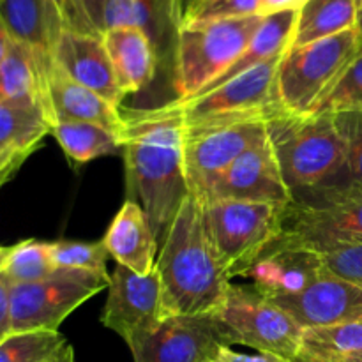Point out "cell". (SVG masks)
<instances>
[{
	"mask_svg": "<svg viewBox=\"0 0 362 362\" xmlns=\"http://www.w3.org/2000/svg\"><path fill=\"white\" fill-rule=\"evenodd\" d=\"M303 329L362 320V288L325 269L313 283L293 296L271 299Z\"/></svg>",
	"mask_w": 362,
	"mask_h": 362,
	"instance_id": "cell-14",
	"label": "cell"
},
{
	"mask_svg": "<svg viewBox=\"0 0 362 362\" xmlns=\"http://www.w3.org/2000/svg\"><path fill=\"white\" fill-rule=\"evenodd\" d=\"M0 103H34L49 115L48 83L41 66L34 53L16 41L0 64Z\"/></svg>",
	"mask_w": 362,
	"mask_h": 362,
	"instance_id": "cell-24",
	"label": "cell"
},
{
	"mask_svg": "<svg viewBox=\"0 0 362 362\" xmlns=\"http://www.w3.org/2000/svg\"><path fill=\"white\" fill-rule=\"evenodd\" d=\"M279 237L313 250L362 240V197L329 207H306L292 202L283 209Z\"/></svg>",
	"mask_w": 362,
	"mask_h": 362,
	"instance_id": "cell-16",
	"label": "cell"
},
{
	"mask_svg": "<svg viewBox=\"0 0 362 362\" xmlns=\"http://www.w3.org/2000/svg\"><path fill=\"white\" fill-rule=\"evenodd\" d=\"M13 37L9 35L7 28L4 27V23L0 21V64L6 60V57L9 55L11 48H13Z\"/></svg>",
	"mask_w": 362,
	"mask_h": 362,
	"instance_id": "cell-41",
	"label": "cell"
},
{
	"mask_svg": "<svg viewBox=\"0 0 362 362\" xmlns=\"http://www.w3.org/2000/svg\"><path fill=\"white\" fill-rule=\"evenodd\" d=\"M11 332V281L0 271V339Z\"/></svg>",
	"mask_w": 362,
	"mask_h": 362,
	"instance_id": "cell-37",
	"label": "cell"
},
{
	"mask_svg": "<svg viewBox=\"0 0 362 362\" xmlns=\"http://www.w3.org/2000/svg\"><path fill=\"white\" fill-rule=\"evenodd\" d=\"M293 362H313V361H306V359H300V357H297V359Z\"/></svg>",
	"mask_w": 362,
	"mask_h": 362,
	"instance_id": "cell-47",
	"label": "cell"
},
{
	"mask_svg": "<svg viewBox=\"0 0 362 362\" xmlns=\"http://www.w3.org/2000/svg\"><path fill=\"white\" fill-rule=\"evenodd\" d=\"M200 0H179V13H180V25H182L184 18L187 16L191 9H193Z\"/></svg>",
	"mask_w": 362,
	"mask_h": 362,
	"instance_id": "cell-43",
	"label": "cell"
},
{
	"mask_svg": "<svg viewBox=\"0 0 362 362\" xmlns=\"http://www.w3.org/2000/svg\"><path fill=\"white\" fill-rule=\"evenodd\" d=\"M52 258L57 269H71V271L110 276L106 271V262H108L110 255L103 240L99 243L57 240V243H52Z\"/></svg>",
	"mask_w": 362,
	"mask_h": 362,
	"instance_id": "cell-31",
	"label": "cell"
},
{
	"mask_svg": "<svg viewBox=\"0 0 362 362\" xmlns=\"http://www.w3.org/2000/svg\"><path fill=\"white\" fill-rule=\"evenodd\" d=\"M357 28H359V32L362 35V2H361V9H359V21H357Z\"/></svg>",
	"mask_w": 362,
	"mask_h": 362,
	"instance_id": "cell-45",
	"label": "cell"
},
{
	"mask_svg": "<svg viewBox=\"0 0 362 362\" xmlns=\"http://www.w3.org/2000/svg\"><path fill=\"white\" fill-rule=\"evenodd\" d=\"M308 2L310 0H260V14L269 16L283 11H300Z\"/></svg>",
	"mask_w": 362,
	"mask_h": 362,
	"instance_id": "cell-40",
	"label": "cell"
},
{
	"mask_svg": "<svg viewBox=\"0 0 362 362\" xmlns=\"http://www.w3.org/2000/svg\"><path fill=\"white\" fill-rule=\"evenodd\" d=\"M170 317L163 300L158 271L141 276L124 265H117L108 286V300L101 315V324L117 332L133 346Z\"/></svg>",
	"mask_w": 362,
	"mask_h": 362,
	"instance_id": "cell-12",
	"label": "cell"
},
{
	"mask_svg": "<svg viewBox=\"0 0 362 362\" xmlns=\"http://www.w3.org/2000/svg\"><path fill=\"white\" fill-rule=\"evenodd\" d=\"M297 14H299V11H283V13L264 16L260 27L255 32L253 39H251L247 48L243 52V55L237 59V62L228 71H225L221 76L216 78L212 83H209L204 90L193 95V98H198V95L212 90V88L221 87L226 81L246 73L251 67L260 66V64L267 62V60L285 55L292 48L293 37H296Z\"/></svg>",
	"mask_w": 362,
	"mask_h": 362,
	"instance_id": "cell-23",
	"label": "cell"
},
{
	"mask_svg": "<svg viewBox=\"0 0 362 362\" xmlns=\"http://www.w3.org/2000/svg\"><path fill=\"white\" fill-rule=\"evenodd\" d=\"M80 4L83 7L85 14L88 16V20H90V23L94 25L95 30L103 34L105 32V16L110 0H80Z\"/></svg>",
	"mask_w": 362,
	"mask_h": 362,
	"instance_id": "cell-39",
	"label": "cell"
},
{
	"mask_svg": "<svg viewBox=\"0 0 362 362\" xmlns=\"http://www.w3.org/2000/svg\"><path fill=\"white\" fill-rule=\"evenodd\" d=\"M212 200L292 204L293 194L285 184L267 134L243 152L200 202Z\"/></svg>",
	"mask_w": 362,
	"mask_h": 362,
	"instance_id": "cell-13",
	"label": "cell"
},
{
	"mask_svg": "<svg viewBox=\"0 0 362 362\" xmlns=\"http://www.w3.org/2000/svg\"><path fill=\"white\" fill-rule=\"evenodd\" d=\"M52 119L41 105L0 103V151L9 147H41L52 133Z\"/></svg>",
	"mask_w": 362,
	"mask_h": 362,
	"instance_id": "cell-28",
	"label": "cell"
},
{
	"mask_svg": "<svg viewBox=\"0 0 362 362\" xmlns=\"http://www.w3.org/2000/svg\"><path fill=\"white\" fill-rule=\"evenodd\" d=\"M265 129L293 197L320 186L343 165L345 140L331 113L297 115L281 110Z\"/></svg>",
	"mask_w": 362,
	"mask_h": 362,
	"instance_id": "cell-3",
	"label": "cell"
},
{
	"mask_svg": "<svg viewBox=\"0 0 362 362\" xmlns=\"http://www.w3.org/2000/svg\"><path fill=\"white\" fill-rule=\"evenodd\" d=\"M324 271L318 251L278 235L243 278L251 279L265 297L276 299L300 292Z\"/></svg>",
	"mask_w": 362,
	"mask_h": 362,
	"instance_id": "cell-15",
	"label": "cell"
},
{
	"mask_svg": "<svg viewBox=\"0 0 362 362\" xmlns=\"http://www.w3.org/2000/svg\"><path fill=\"white\" fill-rule=\"evenodd\" d=\"M45 362H74V352H73V346L67 343L66 346H62V349L59 350V352L55 354L53 357H49L48 361Z\"/></svg>",
	"mask_w": 362,
	"mask_h": 362,
	"instance_id": "cell-42",
	"label": "cell"
},
{
	"mask_svg": "<svg viewBox=\"0 0 362 362\" xmlns=\"http://www.w3.org/2000/svg\"><path fill=\"white\" fill-rule=\"evenodd\" d=\"M260 14V0H200L184 18V23L235 20ZM262 16V14H260Z\"/></svg>",
	"mask_w": 362,
	"mask_h": 362,
	"instance_id": "cell-34",
	"label": "cell"
},
{
	"mask_svg": "<svg viewBox=\"0 0 362 362\" xmlns=\"http://www.w3.org/2000/svg\"><path fill=\"white\" fill-rule=\"evenodd\" d=\"M48 2L59 13L66 30L81 32V34H99L85 14L80 0H48Z\"/></svg>",
	"mask_w": 362,
	"mask_h": 362,
	"instance_id": "cell-35",
	"label": "cell"
},
{
	"mask_svg": "<svg viewBox=\"0 0 362 362\" xmlns=\"http://www.w3.org/2000/svg\"><path fill=\"white\" fill-rule=\"evenodd\" d=\"M0 271L11 285H27L48 278L57 271L52 258V243L30 239L16 244L11 247Z\"/></svg>",
	"mask_w": 362,
	"mask_h": 362,
	"instance_id": "cell-29",
	"label": "cell"
},
{
	"mask_svg": "<svg viewBox=\"0 0 362 362\" xmlns=\"http://www.w3.org/2000/svg\"><path fill=\"white\" fill-rule=\"evenodd\" d=\"M233 345L272 354L293 362L300 354L304 329L278 304L255 286H230L223 306L216 311Z\"/></svg>",
	"mask_w": 362,
	"mask_h": 362,
	"instance_id": "cell-8",
	"label": "cell"
},
{
	"mask_svg": "<svg viewBox=\"0 0 362 362\" xmlns=\"http://www.w3.org/2000/svg\"><path fill=\"white\" fill-rule=\"evenodd\" d=\"M362 0H310L297 14L292 46L310 45L357 28Z\"/></svg>",
	"mask_w": 362,
	"mask_h": 362,
	"instance_id": "cell-25",
	"label": "cell"
},
{
	"mask_svg": "<svg viewBox=\"0 0 362 362\" xmlns=\"http://www.w3.org/2000/svg\"><path fill=\"white\" fill-rule=\"evenodd\" d=\"M336 126L345 140L343 165L315 189L293 197L306 207H329L362 197V112L336 113Z\"/></svg>",
	"mask_w": 362,
	"mask_h": 362,
	"instance_id": "cell-19",
	"label": "cell"
},
{
	"mask_svg": "<svg viewBox=\"0 0 362 362\" xmlns=\"http://www.w3.org/2000/svg\"><path fill=\"white\" fill-rule=\"evenodd\" d=\"M285 207L235 200L202 202L205 232L228 279L243 278L279 235Z\"/></svg>",
	"mask_w": 362,
	"mask_h": 362,
	"instance_id": "cell-6",
	"label": "cell"
},
{
	"mask_svg": "<svg viewBox=\"0 0 362 362\" xmlns=\"http://www.w3.org/2000/svg\"><path fill=\"white\" fill-rule=\"evenodd\" d=\"M112 276L57 269L48 278L11 285V331H59L78 306L110 286Z\"/></svg>",
	"mask_w": 362,
	"mask_h": 362,
	"instance_id": "cell-9",
	"label": "cell"
},
{
	"mask_svg": "<svg viewBox=\"0 0 362 362\" xmlns=\"http://www.w3.org/2000/svg\"><path fill=\"white\" fill-rule=\"evenodd\" d=\"M39 147H9L0 151V189L9 182Z\"/></svg>",
	"mask_w": 362,
	"mask_h": 362,
	"instance_id": "cell-36",
	"label": "cell"
},
{
	"mask_svg": "<svg viewBox=\"0 0 362 362\" xmlns=\"http://www.w3.org/2000/svg\"><path fill=\"white\" fill-rule=\"evenodd\" d=\"M0 21L13 41L34 53L48 83L55 66V45L66 30L52 4L48 0H0Z\"/></svg>",
	"mask_w": 362,
	"mask_h": 362,
	"instance_id": "cell-18",
	"label": "cell"
},
{
	"mask_svg": "<svg viewBox=\"0 0 362 362\" xmlns=\"http://www.w3.org/2000/svg\"><path fill=\"white\" fill-rule=\"evenodd\" d=\"M156 271L168 315H214L232 279L216 260L204 225L202 202L189 194L159 250Z\"/></svg>",
	"mask_w": 362,
	"mask_h": 362,
	"instance_id": "cell-2",
	"label": "cell"
},
{
	"mask_svg": "<svg viewBox=\"0 0 362 362\" xmlns=\"http://www.w3.org/2000/svg\"><path fill=\"white\" fill-rule=\"evenodd\" d=\"M214 362H288L278 356H272V354L258 352L250 356V354H240L232 350V346H225L218 352Z\"/></svg>",
	"mask_w": 362,
	"mask_h": 362,
	"instance_id": "cell-38",
	"label": "cell"
},
{
	"mask_svg": "<svg viewBox=\"0 0 362 362\" xmlns=\"http://www.w3.org/2000/svg\"><path fill=\"white\" fill-rule=\"evenodd\" d=\"M9 251H11V247H2V246H0V269H2V265H4V262H6V258H7V255H9Z\"/></svg>",
	"mask_w": 362,
	"mask_h": 362,
	"instance_id": "cell-44",
	"label": "cell"
},
{
	"mask_svg": "<svg viewBox=\"0 0 362 362\" xmlns=\"http://www.w3.org/2000/svg\"><path fill=\"white\" fill-rule=\"evenodd\" d=\"M281 57L247 69L225 85L198 98L177 101L187 129L228 126L237 122L260 120L267 122L281 112L278 99V69Z\"/></svg>",
	"mask_w": 362,
	"mask_h": 362,
	"instance_id": "cell-7",
	"label": "cell"
},
{
	"mask_svg": "<svg viewBox=\"0 0 362 362\" xmlns=\"http://www.w3.org/2000/svg\"><path fill=\"white\" fill-rule=\"evenodd\" d=\"M53 64L66 76L119 106L124 98L117 83L112 60L105 48L103 34H81L64 30L55 45Z\"/></svg>",
	"mask_w": 362,
	"mask_h": 362,
	"instance_id": "cell-17",
	"label": "cell"
},
{
	"mask_svg": "<svg viewBox=\"0 0 362 362\" xmlns=\"http://www.w3.org/2000/svg\"><path fill=\"white\" fill-rule=\"evenodd\" d=\"M331 274L362 288V240L336 243L315 250Z\"/></svg>",
	"mask_w": 362,
	"mask_h": 362,
	"instance_id": "cell-33",
	"label": "cell"
},
{
	"mask_svg": "<svg viewBox=\"0 0 362 362\" xmlns=\"http://www.w3.org/2000/svg\"><path fill=\"white\" fill-rule=\"evenodd\" d=\"M49 134L55 136L67 158L76 165L115 154L124 145L119 133L92 122H57Z\"/></svg>",
	"mask_w": 362,
	"mask_h": 362,
	"instance_id": "cell-26",
	"label": "cell"
},
{
	"mask_svg": "<svg viewBox=\"0 0 362 362\" xmlns=\"http://www.w3.org/2000/svg\"><path fill=\"white\" fill-rule=\"evenodd\" d=\"M103 41L124 95L151 83L158 69V49L147 32L136 27L108 28L103 32Z\"/></svg>",
	"mask_w": 362,
	"mask_h": 362,
	"instance_id": "cell-22",
	"label": "cell"
},
{
	"mask_svg": "<svg viewBox=\"0 0 362 362\" xmlns=\"http://www.w3.org/2000/svg\"><path fill=\"white\" fill-rule=\"evenodd\" d=\"M345 362H362V352H361V354H357V356L350 357V359H349V361H345Z\"/></svg>",
	"mask_w": 362,
	"mask_h": 362,
	"instance_id": "cell-46",
	"label": "cell"
},
{
	"mask_svg": "<svg viewBox=\"0 0 362 362\" xmlns=\"http://www.w3.org/2000/svg\"><path fill=\"white\" fill-rule=\"evenodd\" d=\"M186 124L175 101L126 117L122 134L127 200L140 205L161 246L189 197L184 172Z\"/></svg>",
	"mask_w": 362,
	"mask_h": 362,
	"instance_id": "cell-1",
	"label": "cell"
},
{
	"mask_svg": "<svg viewBox=\"0 0 362 362\" xmlns=\"http://www.w3.org/2000/svg\"><path fill=\"white\" fill-rule=\"evenodd\" d=\"M264 16L180 25L175 42L177 101H187L237 62Z\"/></svg>",
	"mask_w": 362,
	"mask_h": 362,
	"instance_id": "cell-4",
	"label": "cell"
},
{
	"mask_svg": "<svg viewBox=\"0 0 362 362\" xmlns=\"http://www.w3.org/2000/svg\"><path fill=\"white\" fill-rule=\"evenodd\" d=\"M232 345L216 315H170L129 350L134 362H214Z\"/></svg>",
	"mask_w": 362,
	"mask_h": 362,
	"instance_id": "cell-10",
	"label": "cell"
},
{
	"mask_svg": "<svg viewBox=\"0 0 362 362\" xmlns=\"http://www.w3.org/2000/svg\"><path fill=\"white\" fill-rule=\"evenodd\" d=\"M48 106L53 124L92 122L108 127L120 136L126 129V117L120 115L119 106L73 81L55 66L48 78Z\"/></svg>",
	"mask_w": 362,
	"mask_h": 362,
	"instance_id": "cell-21",
	"label": "cell"
},
{
	"mask_svg": "<svg viewBox=\"0 0 362 362\" xmlns=\"http://www.w3.org/2000/svg\"><path fill=\"white\" fill-rule=\"evenodd\" d=\"M362 49L359 28L292 46L278 69V99L283 110L310 115L338 83L341 74Z\"/></svg>",
	"mask_w": 362,
	"mask_h": 362,
	"instance_id": "cell-5",
	"label": "cell"
},
{
	"mask_svg": "<svg viewBox=\"0 0 362 362\" xmlns=\"http://www.w3.org/2000/svg\"><path fill=\"white\" fill-rule=\"evenodd\" d=\"M362 112V49L313 113Z\"/></svg>",
	"mask_w": 362,
	"mask_h": 362,
	"instance_id": "cell-32",
	"label": "cell"
},
{
	"mask_svg": "<svg viewBox=\"0 0 362 362\" xmlns=\"http://www.w3.org/2000/svg\"><path fill=\"white\" fill-rule=\"evenodd\" d=\"M103 243L117 265H124L141 276L154 271L159 244L147 214L136 202H124L106 230Z\"/></svg>",
	"mask_w": 362,
	"mask_h": 362,
	"instance_id": "cell-20",
	"label": "cell"
},
{
	"mask_svg": "<svg viewBox=\"0 0 362 362\" xmlns=\"http://www.w3.org/2000/svg\"><path fill=\"white\" fill-rule=\"evenodd\" d=\"M267 134L265 122H237L228 126L187 129L184 138V172L189 193L204 200L219 177L237 158Z\"/></svg>",
	"mask_w": 362,
	"mask_h": 362,
	"instance_id": "cell-11",
	"label": "cell"
},
{
	"mask_svg": "<svg viewBox=\"0 0 362 362\" xmlns=\"http://www.w3.org/2000/svg\"><path fill=\"white\" fill-rule=\"evenodd\" d=\"M66 345L59 331L11 332L0 339V362H45Z\"/></svg>",
	"mask_w": 362,
	"mask_h": 362,
	"instance_id": "cell-30",
	"label": "cell"
},
{
	"mask_svg": "<svg viewBox=\"0 0 362 362\" xmlns=\"http://www.w3.org/2000/svg\"><path fill=\"white\" fill-rule=\"evenodd\" d=\"M361 352L362 320H354L304 329L299 357L313 362H345Z\"/></svg>",
	"mask_w": 362,
	"mask_h": 362,
	"instance_id": "cell-27",
	"label": "cell"
}]
</instances>
